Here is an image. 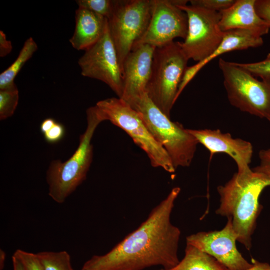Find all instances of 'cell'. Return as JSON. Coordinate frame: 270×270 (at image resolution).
Returning <instances> with one entry per match:
<instances>
[{
  "label": "cell",
  "mask_w": 270,
  "mask_h": 270,
  "mask_svg": "<svg viewBox=\"0 0 270 270\" xmlns=\"http://www.w3.org/2000/svg\"><path fill=\"white\" fill-rule=\"evenodd\" d=\"M12 262L13 270H24L20 262L14 255L12 256Z\"/></svg>",
  "instance_id": "1f68e13d"
},
{
  "label": "cell",
  "mask_w": 270,
  "mask_h": 270,
  "mask_svg": "<svg viewBox=\"0 0 270 270\" xmlns=\"http://www.w3.org/2000/svg\"><path fill=\"white\" fill-rule=\"evenodd\" d=\"M104 120L124 130L148 156L153 167L175 172L170 158L164 148L148 130L138 113L120 98H110L98 102L95 105Z\"/></svg>",
  "instance_id": "8992f818"
},
{
  "label": "cell",
  "mask_w": 270,
  "mask_h": 270,
  "mask_svg": "<svg viewBox=\"0 0 270 270\" xmlns=\"http://www.w3.org/2000/svg\"><path fill=\"white\" fill-rule=\"evenodd\" d=\"M162 270H228L210 255L186 244L185 255L174 268Z\"/></svg>",
  "instance_id": "ac0fdd59"
},
{
  "label": "cell",
  "mask_w": 270,
  "mask_h": 270,
  "mask_svg": "<svg viewBox=\"0 0 270 270\" xmlns=\"http://www.w3.org/2000/svg\"><path fill=\"white\" fill-rule=\"evenodd\" d=\"M237 65L250 72L254 76L261 78H270V52L262 61L250 62H236Z\"/></svg>",
  "instance_id": "603a6c76"
},
{
  "label": "cell",
  "mask_w": 270,
  "mask_h": 270,
  "mask_svg": "<svg viewBox=\"0 0 270 270\" xmlns=\"http://www.w3.org/2000/svg\"><path fill=\"white\" fill-rule=\"evenodd\" d=\"M19 92L14 82L0 88V119L4 120L13 115L18 104Z\"/></svg>",
  "instance_id": "44dd1931"
},
{
  "label": "cell",
  "mask_w": 270,
  "mask_h": 270,
  "mask_svg": "<svg viewBox=\"0 0 270 270\" xmlns=\"http://www.w3.org/2000/svg\"><path fill=\"white\" fill-rule=\"evenodd\" d=\"M254 8L258 14L270 28V0H256Z\"/></svg>",
  "instance_id": "83f0119b"
},
{
  "label": "cell",
  "mask_w": 270,
  "mask_h": 270,
  "mask_svg": "<svg viewBox=\"0 0 270 270\" xmlns=\"http://www.w3.org/2000/svg\"><path fill=\"white\" fill-rule=\"evenodd\" d=\"M66 129L64 126L57 122L44 135L45 140L50 144H56L60 142L64 136Z\"/></svg>",
  "instance_id": "4316f807"
},
{
  "label": "cell",
  "mask_w": 270,
  "mask_h": 270,
  "mask_svg": "<svg viewBox=\"0 0 270 270\" xmlns=\"http://www.w3.org/2000/svg\"><path fill=\"white\" fill-rule=\"evenodd\" d=\"M6 258V252L0 248V270H2L4 268Z\"/></svg>",
  "instance_id": "d6a6232c"
},
{
  "label": "cell",
  "mask_w": 270,
  "mask_h": 270,
  "mask_svg": "<svg viewBox=\"0 0 270 270\" xmlns=\"http://www.w3.org/2000/svg\"><path fill=\"white\" fill-rule=\"evenodd\" d=\"M237 236L230 218L220 230L200 232L186 238V244L192 245L210 255L228 270H246L252 266L237 249Z\"/></svg>",
  "instance_id": "7c38bea8"
},
{
  "label": "cell",
  "mask_w": 270,
  "mask_h": 270,
  "mask_svg": "<svg viewBox=\"0 0 270 270\" xmlns=\"http://www.w3.org/2000/svg\"><path fill=\"white\" fill-rule=\"evenodd\" d=\"M252 266L246 270H270V264L266 262H262L256 260L252 259Z\"/></svg>",
  "instance_id": "4dcf8cb0"
},
{
  "label": "cell",
  "mask_w": 270,
  "mask_h": 270,
  "mask_svg": "<svg viewBox=\"0 0 270 270\" xmlns=\"http://www.w3.org/2000/svg\"><path fill=\"white\" fill-rule=\"evenodd\" d=\"M156 47L142 44L134 47L126 58L122 66L123 94L127 102L146 92Z\"/></svg>",
  "instance_id": "4fadbf2b"
},
{
  "label": "cell",
  "mask_w": 270,
  "mask_h": 270,
  "mask_svg": "<svg viewBox=\"0 0 270 270\" xmlns=\"http://www.w3.org/2000/svg\"><path fill=\"white\" fill-rule=\"evenodd\" d=\"M258 156L260 160V164L252 170L270 179V148L260 150Z\"/></svg>",
  "instance_id": "484cf974"
},
{
  "label": "cell",
  "mask_w": 270,
  "mask_h": 270,
  "mask_svg": "<svg viewBox=\"0 0 270 270\" xmlns=\"http://www.w3.org/2000/svg\"><path fill=\"white\" fill-rule=\"evenodd\" d=\"M152 9V0H114L108 28L122 71L126 58L148 28Z\"/></svg>",
  "instance_id": "ba28073f"
},
{
  "label": "cell",
  "mask_w": 270,
  "mask_h": 270,
  "mask_svg": "<svg viewBox=\"0 0 270 270\" xmlns=\"http://www.w3.org/2000/svg\"><path fill=\"white\" fill-rule=\"evenodd\" d=\"M12 48V42L6 38L5 33L0 30V56L4 57L11 52Z\"/></svg>",
  "instance_id": "f1b7e54d"
},
{
  "label": "cell",
  "mask_w": 270,
  "mask_h": 270,
  "mask_svg": "<svg viewBox=\"0 0 270 270\" xmlns=\"http://www.w3.org/2000/svg\"><path fill=\"white\" fill-rule=\"evenodd\" d=\"M162 270V269H161V270Z\"/></svg>",
  "instance_id": "836d02e7"
},
{
  "label": "cell",
  "mask_w": 270,
  "mask_h": 270,
  "mask_svg": "<svg viewBox=\"0 0 270 270\" xmlns=\"http://www.w3.org/2000/svg\"><path fill=\"white\" fill-rule=\"evenodd\" d=\"M75 28L70 39L71 46L86 50L95 44L108 28V18L86 9L78 8L75 12Z\"/></svg>",
  "instance_id": "e0dca14e"
},
{
  "label": "cell",
  "mask_w": 270,
  "mask_h": 270,
  "mask_svg": "<svg viewBox=\"0 0 270 270\" xmlns=\"http://www.w3.org/2000/svg\"><path fill=\"white\" fill-rule=\"evenodd\" d=\"M13 255L20 262L24 270H44L36 254L18 249Z\"/></svg>",
  "instance_id": "cb8c5ba5"
},
{
  "label": "cell",
  "mask_w": 270,
  "mask_h": 270,
  "mask_svg": "<svg viewBox=\"0 0 270 270\" xmlns=\"http://www.w3.org/2000/svg\"><path fill=\"white\" fill-rule=\"evenodd\" d=\"M263 43L262 37L248 30L236 29L224 32L222 42L213 52L203 60L186 67L178 86L176 98L196 74L214 58L229 52L258 47Z\"/></svg>",
  "instance_id": "9a60e30c"
},
{
  "label": "cell",
  "mask_w": 270,
  "mask_h": 270,
  "mask_svg": "<svg viewBox=\"0 0 270 270\" xmlns=\"http://www.w3.org/2000/svg\"><path fill=\"white\" fill-rule=\"evenodd\" d=\"M37 50L38 45L34 40L32 37L28 38L15 60L0 74V88L14 82V80L17 74Z\"/></svg>",
  "instance_id": "d6986e66"
},
{
  "label": "cell",
  "mask_w": 270,
  "mask_h": 270,
  "mask_svg": "<svg viewBox=\"0 0 270 270\" xmlns=\"http://www.w3.org/2000/svg\"><path fill=\"white\" fill-rule=\"evenodd\" d=\"M87 126L80 137L74 153L66 162H52L46 172L48 195L56 203L62 204L86 179L92 160L91 140L98 126L104 121L96 106L86 111Z\"/></svg>",
  "instance_id": "3957f363"
},
{
  "label": "cell",
  "mask_w": 270,
  "mask_h": 270,
  "mask_svg": "<svg viewBox=\"0 0 270 270\" xmlns=\"http://www.w3.org/2000/svg\"><path fill=\"white\" fill-rule=\"evenodd\" d=\"M191 5L200 6L210 10L220 12L230 6L234 0H190Z\"/></svg>",
  "instance_id": "d4e9b609"
},
{
  "label": "cell",
  "mask_w": 270,
  "mask_h": 270,
  "mask_svg": "<svg viewBox=\"0 0 270 270\" xmlns=\"http://www.w3.org/2000/svg\"><path fill=\"white\" fill-rule=\"evenodd\" d=\"M188 132L210 152H224L236 162L238 174H245L252 170L251 162L253 148L250 142L239 138H233L229 133H222L220 130H192Z\"/></svg>",
  "instance_id": "5bb4252c"
},
{
  "label": "cell",
  "mask_w": 270,
  "mask_h": 270,
  "mask_svg": "<svg viewBox=\"0 0 270 270\" xmlns=\"http://www.w3.org/2000/svg\"><path fill=\"white\" fill-rule=\"evenodd\" d=\"M186 14L188 32L179 44L188 59L199 62L208 58L222 42L224 32L219 27L220 12L187 4L177 6Z\"/></svg>",
  "instance_id": "9c48e42d"
},
{
  "label": "cell",
  "mask_w": 270,
  "mask_h": 270,
  "mask_svg": "<svg viewBox=\"0 0 270 270\" xmlns=\"http://www.w3.org/2000/svg\"><path fill=\"white\" fill-rule=\"evenodd\" d=\"M270 186V179L252 170L234 174L226 184L217 188L220 205L217 214L230 218L238 238L248 250L252 248V236L262 206L259 202L262 191Z\"/></svg>",
  "instance_id": "7a4b0ae2"
},
{
  "label": "cell",
  "mask_w": 270,
  "mask_h": 270,
  "mask_svg": "<svg viewBox=\"0 0 270 270\" xmlns=\"http://www.w3.org/2000/svg\"><path fill=\"white\" fill-rule=\"evenodd\" d=\"M44 270H74L70 254L66 250L36 253Z\"/></svg>",
  "instance_id": "ffe728a7"
},
{
  "label": "cell",
  "mask_w": 270,
  "mask_h": 270,
  "mask_svg": "<svg viewBox=\"0 0 270 270\" xmlns=\"http://www.w3.org/2000/svg\"><path fill=\"white\" fill-rule=\"evenodd\" d=\"M56 122V120L51 118L44 119L40 125V130L41 132L44 134L48 131Z\"/></svg>",
  "instance_id": "f546056e"
},
{
  "label": "cell",
  "mask_w": 270,
  "mask_h": 270,
  "mask_svg": "<svg viewBox=\"0 0 270 270\" xmlns=\"http://www.w3.org/2000/svg\"><path fill=\"white\" fill-rule=\"evenodd\" d=\"M180 191L174 188L134 230L104 254L94 255L81 270H142L160 266L170 269L180 262L178 256L180 230L170 221Z\"/></svg>",
  "instance_id": "6da1fadb"
},
{
  "label": "cell",
  "mask_w": 270,
  "mask_h": 270,
  "mask_svg": "<svg viewBox=\"0 0 270 270\" xmlns=\"http://www.w3.org/2000/svg\"><path fill=\"white\" fill-rule=\"evenodd\" d=\"M128 103L138 113L153 137L166 150L174 168L190 166L198 142L188 129L172 121L146 92Z\"/></svg>",
  "instance_id": "277c9868"
},
{
  "label": "cell",
  "mask_w": 270,
  "mask_h": 270,
  "mask_svg": "<svg viewBox=\"0 0 270 270\" xmlns=\"http://www.w3.org/2000/svg\"><path fill=\"white\" fill-rule=\"evenodd\" d=\"M256 0H236L229 8L220 12L219 27L223 32L242 29L251 31L262 37L270 28L256 13Z\"/></svg>",
  "instance_id": "2e32d148"
},
{
  "label": "cell",
  "mask_w": 270,
  "mask_h": 270,
  "mask_svg": "<svg viewBox=\"0 0 270 270\" xmlns=\"http://www.w3.org/2000/svg\"><path fill=\"white\" fill-rule=\"evenodd\" d=\"M78 62L82 76L104 82L122 98V73L108 28L95 44L84 51Z\"/></svg>",
  "instance_id": "30bf717a"
},
{
  "label": "cell",
  "mask_w": 270,
  "mask_h": 270,
  "mask_svg": "<svg viewBox=\"0 0 270 270\" xmlns=\"http://www.w3.org/2000/svg\"><path fill=\"white\" fill-rule=\"evenodd\" d=\"M218 66L230 104L270 122V78L259 80L236 62L222 58Z\"/></svg>",
  "instance_id": "52a82bcc"
},
{
  "label": "cell",
  "mask_w": 270,
  "mask_h": 270,
  "mask_svg": "<svg viewBox=\"0 0 270 270\" xmlns=\"http://www.w3.org/2000/svg\"><path fill=\"white\" fill-rule=\"evenodd\" d=\"M188 60L178 42L155 48L146 94L169 118Z\"/></svg>",
  "instance_id": "5b68a950"
},
{
  "label": "cell",
  "mask_w": 270,
  "mask_h": 270,
  "mask_svg": "<svg viewBox=\"0 0 270 270\" xmlns=\"http://www.w3.org/2000/svg\"><path fill=\"white\" fill-rule=\"evenodd\" d=\"M114 0H77L78 8L90 10L108 19L111 16Z\"/></svg>",
  "instance_id": "7402d4cb"
},
{
  "label": "cell",
  "mask_w": 270,
  "mask_h": 270,
  "mask_svg": "<svg viewBox=\"0 0 270 270\" xmlns=\"http://www.w3.org/2000/svg\"><path fill=\"white\" fill-rule=\"evenodd\" d=\"M187 32L186 14L174 0H152V14L148 28L133 48L142 44L162 46L174 42L176 38L184 39Z\"/></svg>",
  "instance_id": "8fae6325"
}]
</instances>
